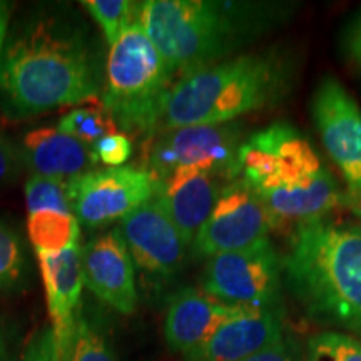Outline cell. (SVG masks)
I'll return each instance as SVG.
<instances>
[{"label": "cell", "mask_w": 361, "mask_h": 361, "mask_svg": "<svg viewBox=\"0 0 361 361\" xmlns=\"http://www.w3.org/2000/svg\"><path fill=\"white\" fill-rule=\"evenodd\" d=\"M96 49L78 22L40 13L17 27L0 57V101L13 119L99 102Z\"/></svg>", "instance_id": "cell-1"}, {"label": "cell", "mask_w": 361, "mask_h": 361, "mask_svg": "<svg viewBox=\"0 0 361 361\" xmlns=\"http://www.w3.org/2000/svg\"><path fill=\"white\" fill-rule=\"evenodd\" d=\"M137 20L171 72L183 78L269 29L276 11L271 4L147 0L139 6Z\"/></svg>", "instance_id": "cell-2"}, {"label": "cell", "mask_w": 361, "mask_h": 361, "mask_svg": "<svg viewBox=\"0 0 361 361\" xmlns=\"http://www.w3.org/2000/svg\"><path fill=\"white\" fill-rule=\"evenodd\" d=\"M286 283L319 322L361 333V228L326 218L293 229Z\"/></svg>", "instance_id": "cell-3"}, {"label": "cell", "mask_w": 361, "mask_h": 361, "mask_svg": "<svg viewBox=\"0 0 361 361\" xmlns=\"http://www.w3.org/2000/svg\"><path fill=\"white\" fill-rule=\"evenodd\" d=\"M290 69L274 54H247L183 75L171 87L161 130L219 126L279 101L290 84Z\"/></svg>", "instance_id": "cell-4"}, {"label": "cell", "mask_w": 361, "mask_h": 361, "mask_svg": "<svg viewBox=\"0 0 361 361\" xmlns=\"http://www.w3.org/2000/svg\"><path fill=\"white\" fill-rule=\"evenodd\" d=\"M173 78L159 51L135 20L111 45L101 104L121 133H157L166 99L174 85Z\"/></svg>", "instance_id": "cell-5"}, {"label": "cell", "mask_w": 361, "mask_h": 361, "mask_svg": "<svg viewBox=\"0 0 361 361\" xmlns=\"http://www.w3.org/2000/svg\"><path fill=\"white\" fill-rule=\"evenodd\" d=\"M324 171L313 144L286 123L258 130L239 149L238 179L245 180L256 194L303 188Z\"/></svg>", "instance_id": "cell-6"}, {"label": "cell", "mask_w": 361, "mask_h": 361, "mask_svg": "<svg viewBox=\"0 0 361 361\" xmlns=\"http://www.w3.org/2000/svg\"><path fill=\"white\" fill-rule=\"evenodd\" d=\"M283 261L268 238L207 259L202 291L236 308L279 310Z\"/></svg>", "instance_id": "cell-7"}, {"label": "cell", "mask_w": 361, "mask_h": 361, "mask_svg": "<svg viewBox=\"0 0 361 361\" xmlns=\"http://www.w3.org/2000/svg\"><path fill=\"white\" fill-rule=\"evenodd\" d=\"M241 144L243 129L234 123L161 130L149 151L146 169L157 183L180 168L233 180L238 179Z\"/></svg>", "instance_id": "cell-8"}, {"label": "cell", "mask_w": 361, "mask_h": 361, "mask_svg": "<svg viewBox=\"0 0 361 361\" xmlns=\"http://www.w3.org/2000/svg\"><path fill=\"white\" fill-rule=\"evenodd\" d=\"M156 192L154 176L135 166L92 169L67 183L72 213L87 228L123 221Z\"/></svg>", "instance_id": "cell-9"}, {"label": "cell", "mask_w": 361, "mask_h": 361, "mask_svg": "<svg viewBox=\"0 0 361 361\" xmlns=\"http://www.w3.org/2000/svg\"><path fill=\"white\" fill-rule=\"evenodd\" d=\"M316 130L324 151L348 186L350 202L361 197V109L335 78H323L311 101Z\"/></svg>", "instance_id": "cell-10"}, {"label": "cell", "mask_w": 361, "mask_h": 361, "mask_svg": "<svg viewBox=\"0 0 361 361\" xmlns=\"http://www.w3.org/2000/svg\"><path fill=\"white\" fill-rule=\"evenodd\" d=\"M273 228L268 211L245 180L233 179L221 191L214 209L192 241L196 256L211 258L221 252L245 250Z\"/></svg>", "instance_id": "cell-11"}, {"label": "cell", "mask_w": 361, "mask_h": 361, "mask_svg": "<svg viewBox=\"0 0 361 361\" xmlns=\"http://www.w3.org/2000/svg\"><path fill=\"white\" fill-rule=\"evenodd\" d=\"M134 264L154 278H171L184 266L188 245L157 196L121 221L119 228Z\"/></svg>", "instance_id": "cell-12"}, {"label": "cell", "mask_w": 361, "mask_h": 361, "mask_svg": "<svg viewBox=\"0 0 361 361\" xmlns=\"http://www.w3.org/2000/svg\"><path fill=\"white\" fill-rule=\"evenodd\" d=\"M84 286L121 314L137 308L134 261L119 229L94 238L82 247Z\"/></svg>", "instance_id": "cell-13"}, {"label": "cell", "mask_w": 361, "mask_h": 361, "mask_svg": "<svg viewBox=\"0 0 361 361\" xmlns=\"http://www.w3.org/2000/svg\"><path fill=\"white\" fill-rule=\"evenodd\" d=\"M35 252L44 281L45 303L52 322L51 326L56 331L62 360L66 361L84 290L82 246L75 243L64 251Z\"/></svg>", "instance_id": "cell-14"}, {"label": "cell", "mask_w": 361, "mask_h": 361, "mask_svg": "<svg viewBox=\"0 0 361 361\" xmlns=\"http://www.w3.org/2000/svg\"><path fill=\"white\" fill-rule=\"evenodd\" d=\"M283 340L279 310L239 308L184 361H245Z\"/></svg>", "instance_id": "cell-15"}, {"label": "cell", "mask_w": 361, "mask_h": 361, "mask_svg": "<svg viewBox=\"0 0 361 361\" xmlns=\"http://www.w3.org/2000/svg\"><path fill=\"white\" fill-rule=\"evenodd\" d=\"M197 169L180 168L157 183V200L188 246L214 209L224 184Z\"/></svg>", "instance_id": "cell-16"}, {"label": "cell", "mask_w": 361, "mask_h": 361, "mask_svg": "<svg viewBox=\"0 0 361 361\" xmlns=\"http://www.w3.org/2000/svg\"><path fill=\"white\" fill-rule=\"evenodd\" d=\"M238 310L214 300L202 290L183 288L171 298L166 311L164 340L171 351L186 356L201 348Z\"/></svg>", "instance_id": "cell-17"}, {"label": "cell", "mask_w": 361, "mask_h": 361, "mask_svg": "<svg viewBox=\"0 0 361 361\" xmlns=\"http://www.w3.org/2000/svg\"><path fill=\"white\" fill-rule=\"evenodd\" d=\"M22 162L32 176L71 183L97 168L90 147L57 128L34 129L20 142Z\"/></svg>", "instance_id": "cell-18"}, {"label": "cell", "mask_w": 361, "mask_h": 361, "mask_svg": "<svg viewBox=\"0 0 361 361\" xmlns=\"http://www.w3.org/2000/svg\"><path fill=\"white\" fill-rule=\"evenodd\" d=\"M27 236L35 251H64L80 238V223L72 213L37 211L27 214Z\"/></svg>", "instance_id": "cell-19"}, {"label": "cell", "mask_w": 361, "mask_h": 361, "mask_svg": "<svg viewBox=\"0 0 361 361\" xmlns=\"http://www.w3.org/2000/svg\"><path fill=\"white\" fill-rule=\"evenodd\" d=\"M57 129L61 133L69 134L71 137L78 139L84 146L92 147L106 135L119 133L117 126L109 112L104 109L99 102H92L89 106H80L78 109L67 112L59 119Z\"/></svg>", "instance_id": "cell-20"}, {"label": "cell", "mask_w": 361, "mask_h": 361, "mask_svg": "<svg viewBox=\"0 0 361 361\" xmlns=\"http://www.w3.org/2000/svg\"><path fill=\"white\" fill-rule=\"evenodd\" d=\"M66 361H119L106 333L89 316L78 314Z\"/></svg>", "instance_id": "cell-21"}, {"label": "cell", "mask_w": 361, "mask_h": 361, "mask_svg": "<svg viewBox=\"0 0 361 361\" xmlns=\"http://www.w3.org/2000/svg\"><path fill=\"white\" fill-rule=\"evenodd\" d=\"M80 6L94 17L109 45H114L124 30L137 20L141 4L130 0H84Z\"/></svg>", "instance_id": "cell-22"}, {"label": "cell", "mask_w": 361, "mask_h": 361, "mask_svg": "<svg viewBox=\"0 0 361 361\" xmlns=\"http://www.w3.org/2000/svg\"><path fill=\"white\" fill-rule=\"evenodd\" d=\"M27 274V255L22 239L11 226L0 223V293L20 286Z\"/></svg>", "instance_id": "cell-23"}, {"label": "cell", "mask_w": 361, "mask_h": 361, "mask_svg": "<svg viewBox=\"0 0 361 361\" xmlns=\"http://www.w3.org/2000/svg\"><path fill=\"white\" fill-rule=\"evenodd\" d=\"M25 204L29 214L37 211L72 213L67 184L42 176H30L25 183Z\"/></svg>", "instance_id": "cell-24"}, {"label": "cell", "mask_w": 361, "mask_h": 361, "mask_svg": "<svg viewBox=\"0 0 361 361\" xmlns=\"http://www.w3.org/2000/svg\"><path fill=\"white\" fill-rule=\"evenodd\" d=\"M308 361H361V341L336 331L319 333L308 341Z\"/></svg>", "instance_id": "cell-25"}, {"label": "cell", "mask_w": 361, "mask_h": 361, "mask_svg": "<svg viewBox=\"0 0 361 361\" xmlns=\"http://www.w3.org/2000/svg\"><path fill=\"white\" fill-rule=\"evenodd\" d=\"M90 151L96 157L97 164H104L106 168H121L133 156V141L128 134L119 130L102 137L90 147Z\"/></svg>", "instance_id": "cell-26"}, {"label": "cell", "mask_w": 361, "mask_h": 361, "mask_svg": "<svg viewBox=\"0 0 361 361\" xmlns=\"http://www.w3.org/2000/svg\"><path fill=\"white\" fill-rule=\"evenodd\" d=\"M20 361H64L52 326L40 328L30 336Z\"/></svg>", "instance_id": "cell-27"}, {"label": "cell", "mask_w": 361, "mask_h": 361, "mask_svg": "<svg viewBox=\"0 0 361 361\" xmlns=\"http://www.w3.org/2000/svg\"><path fill=\"white\" fill-rule=\"evenodd\" d=\"M22 168H24V162H22L19 144L0 133V189L13 183Z\"/></svg>", "instance_id": "cell-28"}, {"label": "cell", "mask_w": 361, "mask_h": 361, "mask_svg": "<svg viewBox=\"0 0 361 361\" xmlns=\"http://www.w3.org/2000/svg\"><path fill=\"white\" fill-rule=\"evenodd\" d=\"M341 47L345 56L361 67V11L346 25L341 37Z\"/></svg>", "instance_id": "cell-29"}, {"label": "cell", "mask_w": 361, "mask_h": 361, "mask_svg": "<svg viewBox=\"0 0 361 361\" xmlns=\"http://www.w3.org/2000/svg\"><path fill=\"white\" fill-rule=\"evenodd\" d=\"M245 361H300V353L291 340H279Z\"/></svg>", "instance_id": "cell-30"}, {"label": "cell", "mask_w": 361, "mask_h": 361, "mask_svg": "<svg viewBox=\"0 0 361 361\" xmlns=\"http://www.w3.org/2000/svg\"><path fill=\"white\" fill-rule=\"evenodd\" d=\"M7 29H8V6L6 2H0V57H2L4 47L7 42Z\"/></svg>", "instance_id": "cell-31"}, {"label": "cell", "mask_w": 361, "mask_h": 361, "mask_svg": "<svg viewBox=\"0 0 361 361\" xmlns=\"http://www.w3.org/2000/svg\"><path fill=\"white\" fill-rule=\"evenodd\" d=\"M7 340L6 335H4V329L0 328V361H7Z\"/></svg>", "instance_id": "cell-32"}, {"label": "cell", "mask_w": 361, "mask_h": 361, "mask_svg": "<svg viewBox=\"0 0 361 361\" xmlns=\"http://www.w3.org/2000/svg\"><path fill=\"white\" fill-rule=\"evenodd\" d=\"M350 209L353 211V213L358 216V218H361V197L360 200H355L350 202Z\"/></svg>", "instance_id": "cell-33"}]
</instances>
